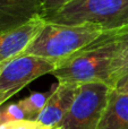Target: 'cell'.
<instances>
[{
  "label": "cell",
  "instance_id": "obj_1",
  "mask_svg": "<svg viewBox=\"0 0 128 129\" xmlns=\"http://www.w3.org/2000/svg\"><path fill=\"white\" fill-rule=\"evenodd\" d=\"M103 32L101 26L94 24L67 25L47 22L24 53L59 63L93 43Z\"/></svg>",
  "mask_w": 128,
  "mask_h": 129
},
{
  "label": "cell",
  "instance_id": "obj_2",
  "mask_svg": "<svg viewBox=\"0 0 128 129\" xmlns=\"http://www.w3.org/2000/svg\"><path fill=\"white\" fill-rule=\"evenodd\" d=\"M115 53V42L103 32L93 43L59 62L51 75L57 78L58 83L76 85L104 83L108 85Z\"/></svg>",
  "mask_w": 128,
  "mask_h": 129
},
{
  "label": "cell",
  "instance_id": "obj_3",
  "mask_svg": "<svg viewBox=\"0 0 128 129\" xmlns=\"http://www.w3.org/2000/svg\"><path fill=\"white\" fill-rule=\"evenodd\" d=\"M43 18L56 24H94L107 31L128 22V0H73Z\"/></svg>",
  "mask_w": 128,
  "mask_h": 129
},
{
  "label": "cell",
  "instance_id": "obj_4",
  "mask_svg": "<svg viewBox=\"0 0 128 129\" xmlns=\"http://www.w3.org/2000/svg\"><path fill=\"white\" fill-rule=\"evenodd\" d=\"M109 93L110 87L104 83L79 84L69 111L58 126L61 129H97Z\"/></svg>",
  "mask_w": 128,
  "mask_h": 129
},
{
  "label": "cell",
  "instance_id": "obj_5",
  "mask_svg": "<svg viewBox=\"0 0 128 129\" xmlns=\"http://www.w3.org/2000/svg\"><path fill=\"white\" fill-rule=\"evenodd\" d=\"M58 62L42 57L23 53L0 67V94H17L26 85L47 74H51Z\"/></svg>",
  "mask_w": 128,
  "mask_h": 129
},
{
  "label": "cell",
  "instance_id": "obj_6",
  "mask_svg": "<svg viewBox=\"0 0 128 129\" xmlns=\"http://www.w3.org/2000/svg\"><path fill=\"white\" fill-rule=\"evenodd\" d=\"M45 23L43 16H38L22 26L0 32V67L24 53Z\"/></svg>",
  "mask_w": 128,
  "mask_h": 129
},
{
  "label": "cell",
  "instance_id": "obj_7",
  "mask_svg": "<svg viewBox=\"0 0 128 129\" xmlns=\"http://www.w3.org/2000/svg\"><path fill=\"white\" fill-rule=\"evenodd\" d=\"M78 85L69 83H58L52 86V92L45 105L38 114L35 121L45 127L58 126L69 111Z\"/></svg>",
  "mask_w": 128,
  "mask_h": 129
},
{
  "label": "cell",
  "instance_id": "obj_8",
  "mask_svg": "<svg viewBox=\"0 0 128 129\" xmlns=\"http://www.w3.org/2000/svg\"><path fill=\"white\" fill-rule=\"evenodd\" d=\"M42 0H0V32L42 16Z\"/></svg>",
  "mask_w": 128,
  "mask_h": 129
},
{
  "label": "cell",
  "instance_id": "obj_9",
  "mask_svg": "<svg viewBox=\"0 0 128 129\" xmlns=\"http://www.w3.org/2000/svg\"><path fill=\"white\" fill-rule=\"evenodd\" d=\"M97 129H128V94L110 88L108 104Z\"/></svg>",
  "mask_w": 128,
  "mask_h": 129
},
{
  "label": "cell",
  "instance_id": "obj_10",
  "mask_svg": "<svg viewBox=\"0 0 128 129\" xmlns=\"http://www.w3.org/2000/svg\"><path fill=\"white\" fill-rule=\"evenodd\" d=\"M104 34L116 44V53L111 63L108 80L109 87L116 88L120 75L128 66V22L112 29H107Z\"/></svg>",
  "mask_w": 128,
  "mask_h": 129
},
{
  "label": "cell",
  "instance_id": "obj_11",
  "mask_svg": "<svg viewBox=\"0 0 128 129\" xmlns=\"http://www.w3.org/2000/svg\"><path fill=\"white\" fill-rule=\"evenodd\" d=\"M51 92H52V88L48 92H44V93L34 92V93H32L29 96L18 101V104H19V107L22 108V110L24 111V113L26 114L28 120L35 121L38 114L40 113L41 110L43 109V107H44L45 103H47Z\"/></svg>",
  "mask_w": 128,
  "mask_h": 129
},
{
  "label": "cell",
  "instance_id": "obj_12",
  "mask_svg": "<svg viewBox=\"0 0 128 129\" xmlns=\"http://www.w3.org/2000/svg\"><path fill=\"white\" fill-rule=\"evenodd\" d=\"M17 120H28L18 102L0 107V125Z\"/></svg>",
  "mask_w": 128,
  "mask_h": 129
},
{
  "label": "cell",
  "instance_id": "obj_13",
  "mask_svg": "<svg viewBox=\"0 0 128 129\" xmlns=\"http://www.w3.org/2000/svg\"><path fill=\"white\" fill-rule=\"evenodd\" d=\"M70 1H73V0H42V16L57 10V9L65 6L66 4H68Z\"/></svg>",
  "mask_w": 128,
  "mask_h": 129
},
{
  "label": "cell",
  "instance_id": "obj_14",
  "mask_svg": "<svg viewBox=\"0 0 128 129\" xmlns=\"http://www.w3.org/2000/svg\"><path fill=\"white\" fill-rule=\"evenodd\" d=\"M15 94L14 93H4V94H0V107H1L2 104H4L5 102H6L7 100H9V99L11 98V96H14Z\"/></svg>",
  "mask_w": 128,
  "mask_h": 129
},
{
  "label": "cell",
  "instance_id": "obj_15",
  "mask_svg": "<svg viewBox=\"0 0 128 129\" xmlns=\"http://www.w3.org/2000/svg\"><path fill=\"white\" fill-rule=\"evenodd\" d=\"M116 89H118V91L124 92V93H127L128 94V80H127L126 83H124L121 86H119L118 88H116Z\"/></svg>",
  "mask_w": 128,
  "mask_h": 129
},
{
  "label": "cell",
  "instance_id": "obj_16",
  "mask_svg": "<svg viewBox=\"0 0 128 129\" xmlns=\"http://www.w3.org/2000/svg\"><path fill=\"white\" fill-rule=\"evenodd\" d=\"M0 129H11V122L1 123V125H0Z\"/></svg>",
  "mask_w": 128,
  "mask_h": 129
}]
</instances>
